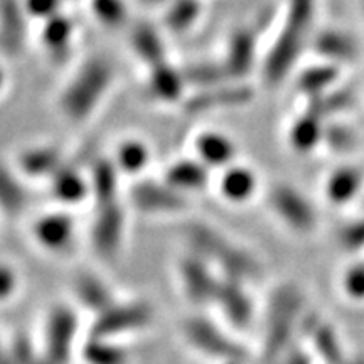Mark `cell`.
I'll return each instance as SVG.
<instances>
[{
	"mask_svg": "<svg viewBox=\"0 0 364 364\" xmlns=\"http://www.w3.org/2000/svg\"><path fill=\"white\" fill-rule=\"evenodd\" d=\"M56 196L58 198L65 199V201H76L83 196V182L80 181V177L73 172L68 174H59L56 177Z\"/></svg>",
	"mask_w": 364,
	"mask_h": 364,
	"instance_id": "obj_31",
	"label": "cell"
},
{
	"mask_svg": "<svg viewBox=\"0 0 364 364\" xmlns=\"http://www.w3.org/2000/svg\"><path fill=\"white\" fill-rule=\"evenodd\" d=\"M152 85H154V90H156L161 97L171 98L174 97V95H177V91H179V80H177L174 73L166 70V68H161L159 73L154 75Z\"/></svg>",
	"mask_w": 364,
	"mask_h": 364,
	"instance_id": "obj_32",
	"label": "cell"
},
{
	"mask_svg": "<svg viewBox=\"0 0 364 364\" xmlns=\"http://www.w3.org/2000/svg\"><path fill=\"white\" fill-rule=\"evenodd\" d=\"M326 199L332 206H348L364 196V172L354 164H341L324 181Z\"/></svg>",
	"mask_w": 364,
	"mask_h": 364,
	"instance_id": "obj_13",
	"label": "cell"
},
{
	"mask_svg": "<svg viewBox=\"0 0 364 364\" xmlns=\"http://www.w3.org/2000/svg\"><path fill=\"white\" fill-rule=\"evenodd\" d=\"M115 186L117 177L112 166H107V164L98 166L97 176H95V188H97L95 194H97L100 204L115 201Z\"/></svg>",
	"mask_w": 364,
	"mask_h": 364,
	"instance_id": "obj_27",
	"label": "cell"
},
{
	"mask_svg": "<svg viewBox=\"0 0 364 364\" xmlns=\"http://www.w3.org/2000/svg\"><path fill=\"white\" fill-rule=\"evenodd\" d=\"M75 292L81 306L95 312L97 316L118 302L110 287L105 284L102 279H98L97 275H91V273H83L76 279Z\"/></svg>",
	"mask_w": 364,
	"mask_h": 364,
	"instance_id": "obj_15",
	"label": "cell"
},
{
	"mask_svg": "<svg viewBox=\"0 0 364 364\" xmlns=\"http://www.w3.org/2000/svg\"><path fill=\"white\" fill-rule=\"evenodd\" d=\"M221 364H241V363H221Z\"/></svg>",
	"mask_w": 364,
	"mask_h": 364,
	"instance_id": "obj_43",
	"label": "cell"
},
{
	"mask_svg": "<svg viewBox=\"0 0 364 364\" xmlns=\"http://www.w3.org/2000/svg\"><path fill=\"white\" fill-rule=\"evenodd\" d=\"M268 201L279 220L295 233H312L317 226V211L312 203L292 186L279 184L270 191Z\"/></svg>",
	"mask_w": 364,
	"mask_h": 364,
	"instance_id": "obj_7",
	"label": "cell"
},
{
	"mask_svg": "<svg viewBox=\"0 0 364 364\" xmlns=\"http://www.w3.org/2000/svg\"><path fill=\"white\" fill-rule=\"evenodd\" d=\"M327 122L311 108L294 122L290 129V142L299 152H312L318 145H324V132Z\"/></svg>",
	"mask_w": 364,
	"mask_h": 364,
	"instance_id": "obj_16",
	"label": "cell"
},
{
	"mask_svg": "<svg viewBox=\"0 0 364 364\" xmlns=\"http://www.w3.org/2000/svg\"><path fill=\"white\" fill-rule=\"evenodd\" d=\"M0 204L7 211H19L24 206V193H22L16 181H12L9 174L0 171Z\"/></svg>",
	"mask_w": 364,
	"mask_h": 364,
	"instance_id": "obj_28",
	"label": "cell"
},
{
	"mask_svg": "<svg viewBox=\"0 0 364 364\" xmlns=\"http://www.w3.org/2000/svg\"><path fill=\"white\" fill-rule=\"evenodd\" d=\"M56 4V0H31V7L36 12H43L48 11L49 7H53Z\"/></svg>",
	"mask_w": 364,
	"mask_h": 364,
	"instance_id": "obj_39",
	"label": "cell"
},
{
	"mask_svg": "<svg viewBox=\"0 0 364 364\" xmlns=\"http://www.w3.org/2000/svg\"><path fill=\"white\" fill-rule=\"evenodd\" d=\"M302 307L304 295L299 287L284 284L273 290L268 300L265 338H263V356L267 361H275L287 351Z\"/></svg>",
	"mask_w": 364,
	"mask_h": 364,
	"instance_id": "obj_3",
	"label": "cell"
},
{
	"mask_svg": "<svg viewBox=\"0 0 364 364\" xmlns=\"http://www.w3.org/2000/svg\"><path fill=\"white\" fill-rule=\"evenodd\" d=\"M255 38L250 33H238L233 38L228 66L236 75H245L250 70L255 56Z\"/></svg>",
	"mask_w": 364,
	"mask_h": 364,
	"instance_id": "obj_22",
	"label": "cell"
},
{
	"mask_svg": "<svg viewBox=\"0 0 364 364\" xmlns=\"http://www.w3.org/2000/svg\"><path fill=\"white\" fill-rule=\"evenodd\" d=\"M204 179H206L204 169L193 162L179 164L169 172V181L176 188H196V186H201Z\"/></svg>",
	"mask_w": 364,
	"mask_h": 364,
	"instance_id": "obj_26",
	"label": "cell"
},
{
	"mask_svg": "<svg viewBox=\"0 0 364 364\" xmlns=\"http://www.w3.org/2000/svg\"><path fill=\"white\" fill-rule=\"evenodd\" d=\"M36 364H51V363H49V361H48V359H46V358L43 356V358H39V361H38V363H36Z\"/></svg>",
	"mask_w": 364,
	"mask_h": 364,
	"instance_id": "obj_40",
	"label": "cell"
},
{
	"mask_svg": "<svg viewBox=\"0 0 364 364\" xmlns=\"http://www.w3.org/2000/svg\"><path fill=\"white\" fill-rule=\"evenodd\" d=\"M108 81V68L102 63H93L76 78L65 98L66 112L73 117H83L91 110V105L103 93Z\"/></svg>",
	"mask_w": 364,
	"mask_h": 364,
	"instance_id": "obj_8",
	"label": "cell"
},
{
	"mask_svg": "<svg viewBox=\"0 0 364 364\" xmlns=\"http://www.w3.org/2000/svg\"><path fill=\"white\" fill-rule=\"evenodd\" d=\"M309 334L312 339V348L316 349L317 356L324 359L326 364H348L349 361L346 359L344 349L341 346L338 332L334 327L327 324V322L318 321V318L312 317L311 326L307 327Z\"/></svg>",
	"mask_w": 364,
	"mask_h": 364,
	"instance_id": "obj_17",
	"label": "cell"
},
{
	"mask_svg": "<svg viewBox=\"0 0 364 364\" xmlns=\"http://www.w3.org/2000/svg\"><path fill=\"white\" fill-rule=\"evenodd\" d=\"M136 48H139V51L142 53L140 56H144L145 59H150V61H156V59L161 56V43H159L157 36L152 33V31L149 29H142L140 31V34L136 36V41H135Z\"/></svg>",
	"mask_w": 364,
	"mask_h": 364,
	"instance_id": "obj_33",
	"label": "cell"
},
{
	"mask_svg": "<svg viewBox=\"0 0 364 364\" xmlns=\"http://www.w3.org/2000/svg\"><path fill=\"white\" fill-rule=\"evenodd\" d=\"M341 247L348 252H361L364 248V215L348 223L339 233Z\"/></svg>",
	"mask_w": 364,
	"mask_h": 364,
	"instance_id": "obj_29",
	"label": "cell"
},
{
	"mask_svg": "<svg viewBox=\"0 0 364 364\" xmlns=\"http://www.w3.org/2000/svg\"><path fill=\"white\" fill-rule=\"evenodd\" d=\"M56 162V156L51 152H36L31 154L29 157H26V169L31 172H46L49 169V166Z\"/></svg>",
	"mask_w": 364,
	"mask_h": 364,
	"instance_id": "obj_36",
	"label": "cell"
},
{
	"mask_svg": "<svg viewBox=\"0 0 364 364\" xmlns=\"http://www.w3.org/2000/svg\"><path fill=\"white\" fill-rule=\"evenodd\" d=\"M78 316L68 306H56L46 321L44 358L51 364H70L76 338Z\"/></svg>",
	"mask_w": 364,
	"mask_h": 364,
	"instance_id": "obj_6",
	"label": "cell"
},
{
	"mask_svg": "<svg viewBox=\"0 0 364 364\" xmlns=\"http://www.w3.org/2000/svg\"><path fill=\"white\" fill-rule=\"evenodd\" d=\"M341 68L321 61L318 65L309 68L300 75L299 90L309 102L324 97L341 85Z\"/></svg>",
	"mask_w": 364,
	"mask_h": 364,
	"instance_id": "obj_14",
	"label": "cell"
},
{
	"mask_svg": "<svg viewBox=\"0 0 364 364\" xmlns=\"http://www.w3.org/2000/svg\"><path fill=\"white\" fill-rule=\"evenodd\" d=\"M9 356L12 359V364H36L41 358L36 353L33 343L26 336L14 338L12 346L9 348Z\"/></svg>",
	"mask_w": 364,
	"mask_h": 364,
	"instance_id": "obj_30",
	"label": "cell"
},
{
	"mask_svg": "<svg viewBox=\"0 0 364 364\" xmlns=\"http://www.w3.org/2000/svg\"><path fill=\"white\" fill-rule=\"evenodd\" d=\"M120 161L127 169H139L145 161V150L142 147H139L136 144L125 145V147L120 150Z\"/></svg>",
	"mask_w": 364,
	"mask_h": 364,
	"instance_id": "obj_35",
	"label": "cell"
},
{
	"mask_svg": "<svg viewBox=\"0 0 364 364\" xmlns=\"http://www.w3.org/2000/svg\"><path fill=\"white\" fill-rule=\"evenodd\" d=\"M124 236V213L118 204H100V213L91 230V241L97 252L103 258L115 257Z\"/></svg>",
	"mask_w": 364,
	"mask_h": 364,
	"instance_id": "obj_12",
	"label": "cell"
},
{
	"mask_svg": "<svg viewBox=\"0 0 364 364\" xmlns=\"http://www.w3.org/2000/svg\"><path fill=\"white\" fill-rule=\"evenodd\" d=\"M182 289L188 300L196 306L215 304L220 279L209 270L201 258L193 257L181 263L179 268Z\"/></svg>",
	"mask_w": 364,
	"mask_h": 364,
	"instance_id": "obj_11",
	"label": "cell"
},
{
	"mask_svg": "<svg viewBox=\"0 0 364 364\" xmlns=\"http://www.w3.org/2000/svg\"><path fill=\"white\" fill-rule=\"evenodd\" d=\"M361 7H363V16H364V0H361Z\"/></svg>",
	"mask_w": 364,
	"mask_h": 364,
	"instance_id": "obj_42",
	"label": "cell"
},
{
	"mask_svg": "<svg viewBox=\"0 0 364 364\" xmlns=\"http://www.w3.org/2000/svg\"><path fill=\"white\" fill-rule=\"evenodd\" d=\"M363 201H364V196H363Z\"/></svg>",
	"mask_w": 364,
	"mask_h": 364,
	"instance_id": "obj_44",
	"label": "cell"
},
{
	"mask_svg": "<svg viewBox=\"0 0 364 364\" xmlns=\"http://www.w3.org/2000/svg\"><path fill=\"white\" fill-rule=\"evenodd\" d=\"M348 364H364V359H356V361H349Z\"/></svg>",
	"mask_w": 364,
	"mask_h": 364,
	"instance_id": "obj_41",
	"label": "cell"
},
{
	"mask_svg": "<svg viewBox=\"0 0 364 364\" xmlns=\"http://www.w3.org/2000/svg\"><path fill=\"white\" fill-rule=\"evenodd\" d=\"M36 238L49 250H63L70 245L73 236V223L70 218L53 215L38 221L34 228Z\"/></svg>",
	"mask_w": 364,
	"mask_h": 364,
	"instance_id": "obj_18",
	"label": "cell"
},
{
	"mask_svg": "<svg viewBox=\"0 0 364 364\" xmlns=\"http://www.w3.org/2000/svg\"><path fill=\"white\" fill-rule=\"evenodd\" d=\"M317 0H287V14L275 44L265 61V78L270 85L280 83L297 61L311 38Z\"/></svg>",
	"mask_w": 364,
	"mask_h": 364,
	"instance_id": "obj_1",
	"label": "cell"
},
{
	"mask_svg": "<svg viewBox=\"0 0 364 364\" xmlns=\"http://www.w3.org/2000/svg\"><path fill=\"white\" fill-rule=\"evenodd\" d=\"M285 364H312V356L306 349H292L287 354Z\"/></svg>",
	"mask_w": 364,
	"mask_h": 364,
	"instance_id": "obj_38",
	"label": "cell"
},
{
	"mask_svg": "<svg viewBox=\"0 0 364 364\" xmlns=\"http://www.w3.org/2000/svg\"><path fill=\"white\" fill-rule=\"evenodd\" d=\"M255 184H257V181H255L252 172L247 169H235L230 174H226L225 181H223V191L233 201H241L253 193Z\"/></svg>",
	"mask_w": 364,
	"mask_h": 364,
	"instance_id": "obj_23",
	"label": "cell"
},
{
	"mask_svg": "<svg viewBox=\"0 0 364 364\" xmlns=\"http://www.w3.org/2000/svg\"><path fill=\"white\" fill-rule=\"evenodd\" d=\"M184 336L199 353L221 363L245 364L247 359V351L206 317L188 318L184 322Z\"/></svg>",
	"mask_w": 364,
	"mask_h": 364,
	"instance_id": "obj_4",
	"label": "cell"
},
{
	"mask_svg": "<svg viewBox=\"0 0 364 364\" xmlns=\"http://www.w3.org/2000/svg\"><path fill=\"white\" fill-rule=\"evenodd\" d=\"M215 304L221 309L223 317L236 329H247L253 321V300L243 282L223 277L218 285Z\"/></svg>",
	"mask_w": 364,
	"mask_h": 364,
	"instance_id": "obj_9",
	"label": "cell"
},
{
	"mask_svg": "<svg viewBox=\"0 0 364 364\" xmlns=\"http://www.w3.org/2000/svg\"><path fill=\"white\" fill-rule=\"evenodd\" d=\"M341 290L346 299L356 304L364 302V262H354L341 275Z\"/></svg>",
	"mask_w": 364,
	"mask_h": 364,
	"instance_id": "obj_24",
	"label": "cell"
},
{
	"mask_svg": "<svg viewBox=\"0 0 364 364\" xmlns=\"http://www.w3.org/2000/svg\"><path fill=\"white\" fill-rule=\"evenodd\" d=\"M324 145L332 154L338 156H349L359 145V134L353 125L346 124L343 120H329L326 124Z\"/></svg>",
	"mask_w": 364,
	"mask_h": 364,
	"instance_id": "obj_21",
	"label": "cell"
},
{
	"mask_svg": "<svg viewBox=\"0 0 364 364\" xmlns=\"http://www.w3.org/2000/svg\"><path fill=\"white\" fill-rule=\"evenodd\" d=\"M81 356L88 364H127L129 353L113 339L90 336L81 346Z\"/></svg>",
	"mask_w": 364,
	"mask_h": 364,
	"instance_id": "obj_19",
	"label": "cell"
},
{
	"mask_svg": "<svg viewBox=\"0 0 364 364\" xmlns=\"http://www.w3.org/2000/svg\"><path fill=\"white\" fill-rule=\"evenodd\" d=\"M134 201L145 211H174L184 206L176 191L156 184H144L134 191Z\"/></svg>",
	"mask_w": 364,
	"mask_h": 364,
	"instance_id": "obj_20",
	"label": "cell"
},
{
	"mask_svg": "<svg viewBox=\"0 0 364 364\" xmlns=\"http://www.w3.org/2000/svg\"><path fill=\"white\" fill-rule=\"evenodd\" d=\"M314 48L321 59L343 70L361 56L358 39L343 27H327L314 38Z\"/></svg>",
	"mask_w": 364,
	"mask_h": 364,
	"instance_id": "obj_10",
	"label": "cell"
},
{
	"mask_svg": "<svg viewBox=\"0 0 364 364\" xmlns=\"http://www.w3.org/2000/svg\"><path fill=\"white\" fill-rule=\"evenodd\" d=\"M97 11L103 19H107L108 22H113L120 19L124 9H122L118 0H97Z\"/></svg>",
	"mask_w": 364,
	"mask_h": 364,
	"instance_id": "obj_37",
	"label": "cell"
},
{
	"mask_svg": "<svg viewBox=\"0 0 364 364\" xmlns=\"http://www.w3.org/2000/svg\"><path fill=\"white\" fill-rule=\"evenodd\" d=\"M188 240L193 248L204 258H209L221 267L228 279L238 282L257 280L262 275V265L247 250L236 247L225 236L206 225H191Z\"/></svg>",
	"mask_w": 364,
	"mask_h": 364,
	"instance_id": "obj_2",
	"label": "cell"
},
{
	"mask_svg": "<svg viewBox=\"0 0 364 364\" xmlns=\"http://www.w3.org/2000/svg\"><path fill=\"white\" fill-rule=\"evenodd\" d=\"M199 154L204 161L211 164H223L233 156V147L220 135H204L198 142Z\"/></svg>",
	"mask_w": 364,
	"mask_h": 364,
	"instance_id": "obj_25",
	"label": "cell"
},
{
	"mask_svg": "<svg viewBox=\"0 0 364 364\" xmlns=\"http://www.w3.org/2000/svg\"><path fill=\"white\" fill-rule=\"evenodd\" d=\"M17 290V275L11 267L0 265V302L11 299Z\"/></svg>",
	"mask_w": 364,
	"mask_h": 364,
	"instance_id": "obj_34",
	"label": "cell"
},
{
	"mask_svg": "<svg viewBox=\"0 0 364 364\" xmlns=\"http://www.w3.org/2000/svg\"><path fill=\"white\" fill-rule=\"evenodd\" d=\"M154 321V309L144 300L117 302L110 309L98 314L91 326L90 336L115 339L117 336L142 331Z\"/></svg>",
	"mask_w": 364,
	"mask_h": 364,
	"instance_id": "obj_5",
	"label": "cell"
}]
</instances>
